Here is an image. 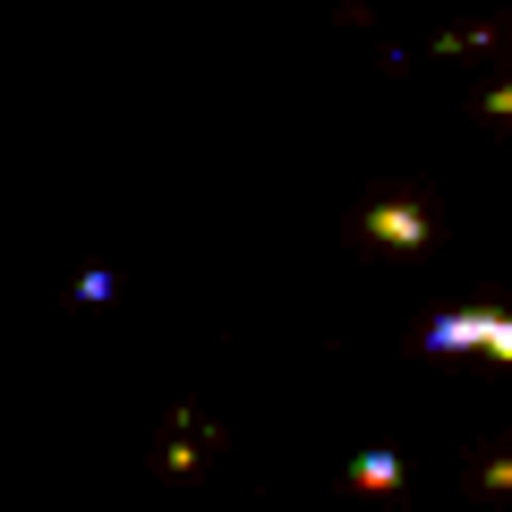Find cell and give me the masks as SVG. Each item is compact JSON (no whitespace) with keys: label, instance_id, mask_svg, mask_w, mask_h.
I'll list each match as a JSON object with an SVG mask.
<instances>
[{"label":"cell","instance_id":"6da1fadb","mask_svg":"<svg viewBox=\"0 0 512 512\" xmlns=\"http://www.w3.org/2000/svg\"><path fill=\"white\" fill-rule=\"evenodd\" d=\"M427 359H461V350H478V359H512V316L504 308H444L436 325L419 333Z\"/></svg>","mask_w":512,"mask_h":512},{"label":"cell","instance_id":"7a4b0ae2","mask_svg":"<svg viewBox=\"0 0 512 512\" xmlns=\"http://www.w3.org/2000/svg\"><path fill=\"white\" fill-rule=\"evenodd\" d=\"M367 239H393V248H419V239H427V214H419V205H367Z\"/></svg>","mask_w":512,"mask_h":512},{"label":"cell","instance_id":"3957f363","mask_svg":"<svg viewBox=\"0 0 512 512\" xmlns=\"http://www.w3.org/2000/svg\"><path fill=\"white\" fill-rule=\"evenodd\" d=\"M350 487H359V495H393V487H402V453H384V444H367V453L350 461Z\"/></svg>","mask_w":512,"mask_h":512},{"label":"cell","instance_id":"277c9868","mask_svg":"<svg viewBox=\"0 0 512 512\" xmlns=\"http://www.w3.org/2000/svg\"><path fill=\"white\" fill-rule=\"evenodd\" d=\"M77 299H86V308H103V299H111V265H94V274H77Z\"/></svg>","mask_w":512,"mask_h":512}]
</instances>
